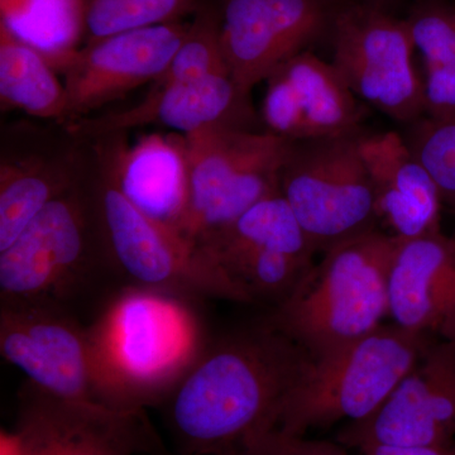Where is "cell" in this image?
<instances>
[{
    "label": "cell",
    "mask_w": 455,
    "mask_h": 455,
    "mask_svg": "<svg viewBox=\"0 0 455 455\" xmlns=\"http://www.w3.org/2000/svg\"><path fill=\"white\" fill-rule=\"evenodd\" d=\"M313 358L265 316L212 337L164 403L184 455H235L277 429L287 398Z\"/></svg>",
    "instance_id": "6da1fadb"
},
{
    "label": "cell",
    "mask_w": 455,
    "mask_h": 455,
    "mask_svg": "<svg viewBox=\"0 0 455 455\" xmlns=\"http://www.w3.org/2000/svg\"><path fill=\"white\" fill-rule=\"evenodd\" d=\"M197 302L131 284L110 292L86 324L95 403L163 406L212 339Z\"/></svg>",
    "instance_id": "7a4b0ae2"
},
{
    "label": "cell",
    "mask_w": 455,
    "mask_h": 455,
    "mask_svg": "<svg viewBox=\"0 0 455 455\" xmlns=\"http://www.w3.org/2000/svg\"><path fill=\"white\" fill-rule=\"evenodd\" d=\"M396 245V236L379 228L334 244L266 319L313 359L366 337L390 315Z\"/></svg>",
    "instance_id": "3957f363"
},
{
    "label": "cell",
    "mask_w": 455,
    "mask_h": 455,
    "mask_svg": "<svg viewBox=\"0 0 455 455\" xmlns=\"http://www.w3.org/2000/svg\"><path fill=\"white\" fill-rule=\"evenodd\" d=\"M92 180L104 254L122 284L175 293L196 301L253 304L205 251L175 228L148 217L132 204L95 155Z\"/></svg>",
    "instance_id": "277c9868"
},
{
    "label": "cell",
    "mask_w": 455,
    "mask_h": 455,
    "mask_svg": "<svg viewBox=\"0 0 455 455\" xmlns=\"http://www.w3.org/2000/svg\"><path fill=\"white\" fill-rule=\"evenodd\" d=\"M86 175L0 251V304L74 311L99 274H112L99 232L92 180Z\"/></svg>",
    "instance_id": "5b68a950"
},
{
    "label": "cell",
    "mask_w": 455,
    "mask_h": 455,
    "mask_svg": "<svg viewBox=\"0 0 455 455\" xmlns=\"http://www.w3.org/2000/svg\"><path fill=\"white\" fill-rule=\"evenodd\" d=\"M433 339L392 323L313 359L287 398L277 429L307 435L339 421L363 420L385 403Z\"/></svg>",
    "instance_id": "8992f818"
},
{
    "label": "cell",
    "mask_w": 455,
    "mask_h": 455,
    "mask_svg": "<svg viewBox=\"0 0 455 455\" xmlns=\"http://www.w3.org/2000/svg\"><path fill=\"white\" fill-rule=\"evenodd\" d=\"M184 137L188 199L182 235L197 247L254 204L280 193L291 140L266 131L209 127Z\"/></svg>",
    "instance_id": "52a82bcc"
},
{
    "label": "cell",
    "mask_w": 455,
    "mask_h": 455,
    "mask_svg": "<svg viewBox=\"0 0 455 455\" xmlns=\"http://www.w3.org/2000/svg\"><path fill=\"white\" fill-rule=\"evenodd\" d=\"M362 134L292 142L284 161L281 194L316 253L377 228Z\"/></svg>",
    "instance_id": "ba28073f"
},
{
    "label": "cell",
    "mask_w": 455,
    "mask_h": 455,
    "mask_svg": "<svg viewBox=\"0 0 455 455\" xmlns=\"http://www.w3.org/2000/svg\"><path fill=\"white\" fill-rule=\"evenodd\" d=\"M333 64L362 101L411 125L425 116L423 76L406 20L382 9L353 4L331 18Z\"/></svg>",
    "instance_id": "9c48e42d"
},
{
    "label": "cell",
    "mask_w": 455,
    "mask_h": 455,
    "mask_svg": "<svg viewBox=\"0 0 455 455\" xmlns=\"http://www.w3.org/2000/svg\"><path fill=\"white\" fill-rule=\"evenodd\" d=\"M5 455H139L157 449L146 411L65 400L27 382Z\"/></svg>",
    "instance_id": "30bf717a"
},
{
    "label": "cell",
    "mask_w": 455,
    "mask_h": 455,
    "mask_svg": "<svg viewBox=\"0 0 455 455\" xmlns=\"http://www.w3.org/2000/svg\"><path fill=\"white\" fill-rule=\"evenodd\" d=\"M337 442L357 451L455 444V341L431 340L385 403L363 420L347 424Z\"/></svg>",
    "instance_id": "8fae6325"
},
{
    "label": "cell",
    "mask_w": 455,
    "mask_h": 455,
    "mask_svg": "<svg viewBox=\"0 0 455 455\" xmlns=\"http://www.w3.org/2000/svg\"><path fill=\"white\" fill-rule=\"evenodd\" d=\"M0 353L38 390L95 403L86 324L74 311L0 304Z\"/></svg>",
    "instance_id": "7c38bea8"
},
{
    "label": "cell",
    "mask_w": 455,
    "mask_h": 455,
    "mask_svg": "<svg viewBox=\"0 0 455 455\" xmlns=\"http://www.w3.org/2000/svg\"><path fill=\"white\" fill-rule=\"evenodd\" d=\"M331 18L325 0H227L220 42L242 94L250 97L254 86L307 51Z\"/></svg>",
    "instance_id": "4fadbf2b"
},
{
    "label": "cell",
    "mask_w": 455,
    "mask_h": 455,
    "mask_svg": "<svg viewBox=\"0 0 455 455\" xmlns=\"http://www.w3.org/2000/svg\"><path fill=\"white\" fill-rule=\"evenodd\" d=\"M188 28L180 22L148 27L89 42L75 51L60 70L68 92L66 125L90 118L133 90L154 84L175 56Z\"/></svg>",
    "instance_id": "5bb4252c"
},
{
    "label": "cell",
    "mask_w": 455,
    "mask_h": 455,
    "mask_svg": "<svg viewBox=\"0 0 455 455\" xmlns=\"http://www.w3.org/2000/svg\"><path fill=\"white\" fill-rule=\"evenodd\" d=\"M266 84L260 116L268 133L300 142L361 132L362 101L331 62L309 51L281 65Z\"/></svg>",
    "instance_id": "9a60e30c"
},
{
    "label": "cell",
    "mask_w": 455,
    "mask_h": 455,
    "mask_svg": "<svg viewBox=\"0 0 455 455\" xmlns=\"http://www.w3.org/2000/svg\"><path fill=\"white\" fill-rule=\"evenodd\" d=\"M253 122L250 97L242 94L229 74L220 73L154 85L137 106L90 116L66 125L65 130L75 139L86 140L152 124L188 136L218 125L253 130Z\"/></svg>",
    "instance_id": "2e32d148"
},
{
    "label": "cell",
    "mask_w": 455,
    "mask_h": 455,
    "mask_svg": "<svg viewBox=\"0 0 455 455\" xmlns=\"http://www.w3.org/2000/svg\"><path fill=\"white\" fill-rule=\"evenodd\" d=\"M388 305L395 324L455 341V239L443 230L397 238Z\"/></svg>",
    "instance_id": "e0dca14e"
},
{
    "label": "cell",
    "mask_w": 455,
    "mask_h": 455,
    "mask_svg": "<svg viewBox=\"0 0 455 455\" xmlns=\"http://www.w3.org/2000/svg\"><path fill=\"white\" fill-rule=\"evenodd\" d=\"M377 220L400 239L442 230V196L429 171L396 132L363 133L359 140Z\"/></svg>",
    "instance_id": "ac0fdd59"
},
{
    "label": "cell",
    "mask_w": 455,
    "mask_h": 455,
    "mask_svg": "<svg viewBox=\"0 0 455 455\" xmlns=\"http://www.w3.org/2000/svg\"><path fill=\"white\" fill-rule=\"evenodd\" d=\"M98 140L95 155L122 193L148 217L182 233L188 199L184 137L152 133L132 146L119 133Z\"/></svg>",
    "instance_id": "d6986e66"
},
{
    "label": "cell",
    "mask_w": 455,
    "mask_h": 455,
    "mask_svg": "<svg viewBox=\"0 0 455 455\" xmlns=\"http://www.w3.org/2000/svg\"><path fill=\"white\" fill-rule=\"evenodd\" d=\"M77 149L17 155L2 152L0 163V251L50 203L76 187L86 173Z\"/></svg>",
    "instance_id": "ffe728a7"
},
{
    "label": "cell",
    "mask_w": 455,
    "mask_h": 455,
    "mask_svg": "<svg viewBox=\"0 0 455 455\" xmlns=\"http://www.w3.org/2000/svg\"><path fill=\"white\" fill-rule=\"evenodd\" d=\"M0 101L35 118L68 123V92L37 50L0 25Z\"/></svg>",
    "instance_id": "44dd1931"
},
{
    "label": "cell",
    "mask_w": 455,
    "mask_h": 455,
    "mask_svg": "<svg viewBox=\"0 0 455 455\" xmlns=\"http://www.w3.org/2000/svg\"><path fill=\"white\" fill-rule=\"evenodd\" d=\"M88 0H0V25L46 57L56 71L79 50Z\"/></svg>",
    "instance_id": "7402d4cb"
},
{
    "label": "cell",
    "mask_w": 455,
    "mask_h": 455,
    "mask_svg": "<svg viewBox=\"0 0 455 455\" xmlns=\"http://www.w3.org/2000/svg\"><path fill=\"white\" fill-rule=\"evenodd\" d=\"M423 62L425 116H455V9L427 2L406 18Z\"/></svg>",
    "instance_id": "603a6c76"
},
{
    "label": "cell",
    "mask_w": 455,
    "mask_h": 455,
    "mask_svg": "<svg viewBox=\"0 0 455 455\" xmlns=\"http://www.w3.org/2000/svg\"><path fill=\"white\" fill-rule=\"evenodd\" d=\"M196 0H88L85 36L89 42L119 33L167 25L188 13ZM88 42V44H89Z\"/></svg>",
    "instance_id": "cb8c5ba5"
},
{
    "label": "cell",
    "mask_w": 455,
    "mask_h": 455,
    "mask_svg": "<svg viewBox=\"0 0 455 455\" xmlns=\"http://www.w3.org/2000/svg\"><path fill=\"white\" fill-rule=\"evenodd\" d=\"M405 140L435 181L443 205L455 214V116H424L409 125Z\"/></svg>",
    "instance_id": "d4e9b609"
},
{
    "label": "cell",
    "mask_w": 455,
    "mask_h": 455,
    "mask_svg": "<svg viewBox=\"0 0 455 455\" xmlns=\"http://www.w3.org/2000/svg\"><path fill=\"white\" fill-rule=\"evenodd\" d=\"M220 73L229 74L221 47L220 23L209 14H204L188 25L184 41L154 85Z\"/></svg>",
    "instance_id": "484cf974"
},
{
    "label": "cell",
    "mask_w": 455,
    "mask_h": 455,
    "mask_svg": "<svg viewBox=\"0 0 455 455\" xmlns=\"http://www.w3.org/2000/svg\"><path fill=\"white\" fill-rule=\"evenodd\" d=\"M235 455H349L340 443L293 435L280 429L260 434Z\"/></svg>",
    "instance_id": "4316f807"
},
{
    "label": "cell",
    "mask_w": 455,
    "mask_h": 455,
    "mask_svg": "<svg viewBox=\"0 0 455 455\" xmlns=\"http://www.w3.org/2000/svg\"><path fill=\"white\" fill-rule=\"evenodd\" d=\"M362 455H455V444L444 447H367Z\"/></svg>",
    "instance_id": "83f0119b"
}]
</instances>
